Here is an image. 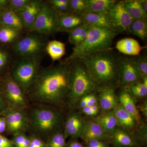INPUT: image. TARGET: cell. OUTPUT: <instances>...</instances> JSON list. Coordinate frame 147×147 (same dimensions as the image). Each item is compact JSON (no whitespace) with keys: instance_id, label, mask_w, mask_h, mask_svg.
<instances>
[{"instance_id":"6da1fadb","label":"cell","mask_w":147,"mask_h":147,"mask_svg":"<svg viewBox=\"0 0 147 147\" xmlns=\"http://www.w3.org/2000/svg\"><path fill=\"white\" fill-rule=\"evenodd\" d=\"M70 63L40 67L28 94L31 103L50 105L67 112Z\"/></svg>"},{"instance_id":"7a4b0ae2","label":"cell","mask_w":147,"mask_h":147,"mask_svg":"<svg viewBox=\"0 0 147 147\" xmlns=\"http://www.w3.org/2000/svg\"><path fill=\"white\" fill-rule=\"evenodd\" d=\"M121 55L113 48L102 50L79 59L100 88L116 90L119 87L120 61Z\"/></svg>"},{"instance_id":"3957f363","label":"cell","mask_w":147,"mask_h":147,"mask_svg":"<svg viewBox=\"0 0 147 147\" xmlns=\"http://www.w3.org/2000/svg\"><path fill=\"white\" fill-rule=\"evenodd\" d=\"M27 133L45 141L53 134L63 131L65 112L50 105L31 103L28 109Z\"/></svg>"},{"instance_id":"277c9868","label":"cell","mask_w":147,"mask_h":147,"mask_svg":"<svg viewBox=\"0 0 147 147\" xmlns=\"http://www.w3.org/2000/svg\"><path fill=\"white\" fill-rule=\"evenodd\" d=\"M100 89L81 59L70 63L67 112L75 110L76 103L82 96L97 93Z\"/></svg>"},{"instance_id":"5b68a950","label":"cell","mask_w":147,"mask_h":147,"mask_svg":"<svg viewBox=\"0 0 147 147\" xmlns=\"http://www.w3.org/2000/svg\"><path fill=\"white\" fill-rule=\"evenodd\" d=\"M118 34L108 28L90 26L86 39L82 44L74 47L71 55L65 61L70 63L94 53L111 49L113 40Z\"/></svg>"},{"instance_id":"8992f818","label":"cell","mask_w":147,"mask_h":147,"mask_svg":"<svg viewBox=\"0 0 147 147\" xmlns=\"http://www.w3.org/2000/svg\"><path fill=\"white\" fill-rule=\"evenodd\" d=\"M43 58L16 57L11 67V77L27 94L41 67Z\"/></svg>"},{"instance_id":"52a82bcc","label":"cell","mask_w":147,"mask_h":147,"mask_svg":"<svg viewBox=\"0 0 147 147\" xmlns=\"http://www.w3.org/2000/svg\"><path fill=\"white\" fill-rule=\"evenodd\" d=\"M49 37L34 31L26 32L11 46L16 57H44Z\"/></svg>"},{"instance_id":"ba28073f","label":"cell","mask_w":147,"mask_h":147,"mask_svg":"<svg viewBox=\"0 0 147 147\" xmlns=\"http://www.w3.org/2000/svg\"><path fill=\"white\" fill-rule=\"evenodd\" d=\"M59 15L47 1H44L30 31L49 37L58 32Z\"/></svg>"},{"instance_id":"9c48e42d","label":"cell","mask_w":147,"mask_h":147,"mask_svg":"<svg viewBox=\"0 0 147 147\" xmlns=\"http://www.w3.org/2000/svg\"><path fill=\"white\" fill-rule=\"evenodd\" d=\"M3 94L9 108L28 109L31 104L28 96L11 77L9 74L4 77Z\"/></svg>"},{"instance_id":"30bf717a","label":"cell","mask_w":147,"mask_h":147,"mask_svg":"<svg viewBox=\"0 0 147 147\" xmlns=\"http://www.w3.org/2000/svg\"><path fill=\"white\" fill-rule=\"evenodd\" d=\"M2 116L5 118L7 129L5 134L13 136L26 132L29 123L28 109L7 108Z\"/></svg>"},{"instance_id":"8fae6325","label":"cell","mask_w":147,"mask_h":147,"mask_svg":"<svg viewBox=\"0 0 147 147\" xmlns=\"http://www.w3.org/2000/svg\"><path fill=\"white\" fill-rule=\"evenodd\" d=\"M111 28L118 34L128 31L134 19L127 13L122 1H117L106 14Z\"/></svg>"},{"instance_id":"7c38bea8","label":"cell","mask_w":147,"mask_h":147,"mask_svg":"<svg viewBox=\"0 0 147 147\" xmlns=\"http://www.w3.org/2000/svg\"><path fill=\"white\" fill-rule=\"evenodd\" d=\"M119 74L120 88H128L132 84L142 82L144 79L132 57L129 56L121 55Z\"/></svg>"},{"instance_id":"4fadbf2b","label":"cell","mask_w":147,"mask_h":147,"mask_svg":"<svg viewBox=\"0 0 147 147\" xmlns=\"http://www.w3.org/2000/svg\"><path fill=\"white\" fill-rule=\"evenodd\" d=\"M86 128V119L76 110L69 111L66 114L63 123V132L66 138L82 139Z\"/></svg>"},{"instance_id":"5bb4252c","label":"cell","mask_w":147,"mask_h":147,"mask_svg":"<svg viewBox=\"0 0 147 147\" xmlns=\"http://www.w3.org/2000/svg\"><path fill=\"white\" fill-rule=\"evenodd\" d=\"M109 143L113 147L139 146L133 131L119 126L110 135Z\"/></svg>"},{"instance_id":"9a60e30c","label":"cell","mask_w":147,"mask_h":147,"mask_svg":"<svg viewBox=\"0 0 147 147\" xmlns=\"http://www.w3.org/2000/svg\"><path fill=\"white\" fill-rule=\"evenodd\" d=\"M43 2V0H32L17 13L23 21L26 32L30 31Z\"/></svg>"},{"instance_id":"2e32d148","label":"cell","mask_w":147,"mask_h":147,"mask_svg":"<svg viewBox=\"0 0 147 147\" xmlns=\"http://www.w3.org/2000/svg\"><path fill=\"white\" fill-rule=\"evenodd\" d=\"M117 95L120 104L134 117L138 125L143 122L142 115L137 108V100L131 94L128 88H120Z\"/></svg>"},{"instance_id":"e0dca14e","label":"cell","mask_w":147,"mask_h":147,"mask_svg":"<svg viewBox=\"0 0 147 147\" xmlns=\"http://www.w3.org/2000/svg\"><path fill=\"white\" fill-rule=\"evenodd\" d=\"M97 96L100 113L113 110L119 104L115 90L114 89L100 88L97 92Z\"/></svg>"},{"instance_id":"ac0fdd59","label":"cell","mask_w":147,"mask_h":147,"mask_svg":"<svg viewBox=\"0 0 147 147\" xmlns=\"http://www.w3.org/2000/svg\"><path fill=\"white\" fill-rule=\"evenodd\" d=\"M109 134L92 118L86 119V128L82 139L85 142L93 139L109 142Z\"/></svg>"},{"instance_id":"d6986e66","label":"cell","mask_w":147,"mask_h":147,"mask_svg":"<svg viewBox=\"0 0 147 147\" xmlns=\"http://www.w3.org/2000/svg\"><path fill=\"white\" fill-rule=\"evenodd\" d=\"M146 47L141 46L137 40L131 38L120 40L115 46L116 49L120 53L129 57L138 56Z\"/></svg>"},{"instance_id":"ffe728a7","label":"cell","mask_w":147,"mask_h":147,"mask_svg":"<svg viewBox=\"0 0 147 147\" xmlns=\"http://www.w3.org/2000/svg\"><path fill=\"white\" fill-rule=\"evenodd\" d=\"M113 111L119 126L131 131L137 128L139 125L134 117L125 110L120 103Z\"/></svg>"},{"instance_id":"44dd1931","label":"cell","mask_w":147,"mask_h":147,"mask_svg":"<svg viewBox=\"0 0 147 147\" xmlns=\"http://www.w3.org/2000/svg\"><path fill=\"white\" fill-rule=\"evenodd\" d=\"M83 24H84L81 15L72 13L59 15L58 32L68 33Z\"/></svg>"},{"instance_id":"7402d4cb","label":"cell","mask_w":147,"mask_h":147,"mask_svg":"<svg viewBox=\"0 0 147 147\" xmlns=\"http://www.w3.org/2000/svg\"><path fill=\"white\" fill-rule=\"evenodd\" d=\"M0 25L26 32L24 24L20 16L17 13L9 9L2 11L0 16Z\"/></svg>"},{"instance_id":"603a6c76","label":"cell","mask_w":147,"mask_h":147,"mask_svg":"<svg viewBox=\"0 0 147 147\" xmlns=\"http://www.w3.org/2000/svg\"><path fill=\"white\" fill-rule=\"evenodd\" d=\"M92 119L101 127L109 136L119 126L113 110L100 113Z\"/></svg>"},{"instance_id":"cb8c5ba5","label":"cell","mask_w":147,"mask_h":147,"mask_svg":"<svg viewBox=\"0 0 147 147\" xmlns=\"http://www.w3.org/2000/svg\"><path fill=\"white\" fill-rule=\"evenodd\" d=\"M26 32L0 25V44L11 47Z\"/></svg>"},{"instance_id":"d4e9b609","label":"cell","mask_w":147,"mask_h":147,"mask_svg":"<svg viewBox=\"0 0 147 147\" xmlns=\"http://www.w3.org/2000/svg\"><path fill=\"white\" fill-rule=\"evenodd\" d=\"M16 57L11 47L0 48V77H5L9 74Z\"/></svg>"},{"instance_id":"484cf974","label":"cell","mask_w":147,"mask_h":147,"mask_svg":"<svg viewBox=\"0 0 147 147\" xmlns=\"http://www.w3.org/2000/svg\"><path fill=\"white\" fill-rule=\"evenodd\" d=\"M117 1L116 0H86V13L106 15Z\"/></svg>"},{"instance_id":"4316f807","label":"cell","mask_w":147,"mask_h":147,"mask_svg":"<svg viewBox=\"0 0 147 147\" xmlns=\"http://www.w3.org/2000/svg\"><path fill=\"white\" fill-rule=\"evenodd\" d=\"M124 7L131 18L135 20L147 21V13L141 5V0L122 1Z\"/></svg>"},{"instance_id":"83f0119b","label":"cell","mask_w":147,"mask_h":147,"mask_svg":"<svg viewBox=\"0 0 147 147\" xmlns=\"http://www.w3.org/2000/svg\"><path fill=\"white\" fill-rule=\"evenodd\" d=\"M81 16L84 24L92 26L102 27L111 29L106 15L85 13Z\"/></svg>"},{"instance_id":"f1b7e54d","label":"cell","mask_w":147,"mask_h":147,"mask_svg":"<svg viewBox=\"0 0 147 147\" xmlns=\"http://www.w3.org/2000/svg\"><path fill=\"white\" fill-rule=\"evenodd\" d=\"M90 26L83 24L68 32V41L74 47L82 44L86 39Z\"/></svg>"},{"instance_id":"f546056e","label":"cell","mask_w":147,"mask_h":147,"mask_svg":"<svg viewBox=\"0 0 147 147\" xmlns=\"http://www.w3.org/2000/svg\"><path fill=\"white\" fill-rule=\"evenodd\" d=\"M65 52V44L59 40H50L46 46V54L49 55L53 62L60 60Z\"/></svg>"},{"instance_id":"4dcf8cb0","label":"cell","mask_w":147,"mask_h":147,"mask_svg":"<svg viewBox=\"0 0 147 147\" xmlns=\"http://www.w3.org/2000/svg\"><path fill=\"white\" fill-rule=\"evenodd\" d=\"M127 32L144 41L147 37V21L134 19Z\"/></svg>"},{"instance_id":"1f68e13d","label":"cell","mask_w":147,"mask_h":147,"mask_svg":"<svg viewBox=\"0 0 147 147\" xmlns=\"http://www.w3.org/2000/svg\"><path fill=\"white\" fill-rule=\"evenodd\" d=\"M127 88L136 100L145 99L147 96V76L144 77L142 82L132 84Z\"/></svg>"},{"instance_id":"d6a6232c","label":"cell","mask_w":147,"mask_h":147,"mask_svg":"<svg viewBox=\"0 0 147 147\" xmlns=\"http://www.w3.org/2000/svg\"><path fill=\"white\" fill-rule=\"evenodd\" d=\"M134 137L139 146L146 147L147 144V125L142 122L138 125L134 131Z\"/></svg>"},{"instance_id":"836d02e7","label":"cell","mask_w":147,"mask_h":147,"mask_svg":"<svg viewBox=\"0 0 147 147\" xmlns=\"http://www.w3.org/2000/svg\"><path fill=\"white\" fill-rule=\"evenodd\" d=\"M67 138L63 131L53 134L45 141L46 147H66Z\"/></svg>"},{"instance_id":"e575fe53","label":"cell","mask_w":147,"mask_h":147,"mask_svg":"<svg viewBox=\"0 0 147 147\" xmlns=\"http://www.w3.org/2000/svg\"><path fill=\"white\" fill-rule=\"evenodd\" d=\"M97 93H91L81 97L76 103L75 110L78 111L84 107L98 104Z\"/></svg>"},{"instance_id":"d590c367","label":"cell","mask_w":147,"mask_h":147,"mask_svg":"<svg viewBox=\"0 0 147 147\" xmlns=\"http://www.w3.org/2000/svg\"><path fill=\"white\" fill-rule=\"evenodd\" d=\"M70 13L81 15L87 12L86 0H70Z\"/></svg>"},{"instance_id":"8d00e7d4","label":"cell","mask_w":147,"mask_h":147,"mask_svg":"<svg viewBox=\"0 0 147 147\" xmlns=\"http://www.w3.org/2000/svg\"><path fill=\"white\" fill-rule=\"evenodd\" d=\"M134 63L142 74L143 78L147 76V56L146 53L140 54L132 57Z\"/></svg>"},{"instance_id":"74e56055","label":"cell","mask_w":147,"mask_h":147,"mask_svg":"<svg viewBox=\"0 0 147 147\" xmlns=\"http://www.w3.org/2000/svg\"><path fill=\"white\" fill-rule=\"evenodd\" d=\"M11 139L15 147H29L30 138L26 132H22L14 135Z\"/></svg>"},{"instance_id":"f35d334b","label":"cell","mask_w":147,"mask_h":147,"mask_svg":"<svg viewBox=\"0 0 147 147\" xmlns=\"http://www.w3.org/2000/svg\"><path fill=\"white\" fill-rule=\"evenodd\" d=\"M78 111L83 115H84L90 118L95 117L100 114V108L98 104L84 107Z\"/></svg>"},{"instance_id":"ab89813d","label":"cell","mask_w":147,"mask_h":147,"mask_svg":"<svg viewBox=\"0 0 147 147\" xmlns=\"http://www.w3.org/2000/svg\"><path fill=\"white\" fill-rule=\"evenodd\" d=\"M32 0H9V9L13 11L15 13L24 8Z\"/></svg>"},{"instance_id":"60d3db41","label":"cell","mask_w":147,"mask_h":147,"mask_svg":"<svg viewBox=\"0 0 147 147\" xmlns=\"http://www.w3.org/2000/svg\"><path fill=\"white\" fill-rule=\"evenodd\" d=\"M69 3L68 4H50L59 15L70 13Z\"/></svg>"},{"instance_id":"b9f144b4","label":"cell","mask_w":147,"mask_h":147,"mask_svg":"<svg viewBox=\"0 0 147 147\" xmlns=\"http://www.w3.org/2000/svg\"><path fill=\"white\" fill-rule=\"evenodd\" d=\"M29 147H46L45 142L41 138L34 135H29Z\"/></svg>"},{"instance_id":"7bdbcfd3","label":"cell","mask_w":147,"mask_h":147,"mask_svg":"<svg viewBox=\"0 0 147 147\" xmlns=\"http://www.w3.org/2000/svg\"><path fill=\"white\" fill-rule=\"evenodd\" d=\"M84 144L86 147H110L109 142L98 139L90 140Z\"/></svg>"},{"instance_id":"ee69618b","label":"cell","mask_w":147,"mask_h":147,"mask_svg":"<svg viewBox=\"0 0 147 147\" xmlns=\"http://www.w3.org/2000/svg\"><path fill=\"white\" fill-rule=\"evenodd\" d=\"M0 147H15L11 139L3 134H0Z\"/></svg>"},{"instance_id":"f6af8a7d","label":"cell","mask_w":147,"mask_h":147,"mask_svg":"<svg viewBox=\"0 0 147 147\" xmlns=\"http://www.w3.org/2000/svg\"><path fill=\"white\" fill-rule=\"evenodd\" d=\"M137 107L140 114H141V113H142L144 118L146 121L147 119V99H145L142 103H140L139 105H137Z\"/></svg>"},{"instance_id":"bcb514c9","label":"cell","mask_w":147,"mask_h":147,"mask_svg":"<svg viewBox=\"0 0 147 147\" xmlns=\"http://www.w3.org/2000/svg\"><path fill=\"white\" fill-rule=\"evenodd\" d=\"M66 147H86L85 145L81 143L78 139L70 138L66 142Z\"/></svg>"},{"instance_id":"7dc6e473","label":"cell","mask_w":147,"mask_h":147,"mask_svg":"<svg viewBox=\"0 0 147 147\" xmlns=\"http://www.w3.org/2000/svg\"><path fill=\"white\" fill-rule=\"evenodd\" d=\"M8 107V105L4 97L3 93H0V116L2 115L3 113Z\"/></svg>"},{"instance_id":"c3c4849f","label":"cell","mask_w":147,"mask_h":147,"mask_svg":"<svg viewBox=\"0 0 147 147\" xmlns=\"http://www.w3.org/2000/svg\"><path fill=\"white\" fill-rule=\"evenodd\" d=\"M7 129V122L4 116H0V134H5Z\"/></svg>"},{"instance_id":"681fc988","label":"cell","mask_w":147,"mask_h":147,"mask_svg":"<svg viewBox=\"0 0 147 147\" xmlns=\"http://www.w3.org/2000/svg\"><path fill=\"white\" fill-rule=\"evenodd\" d=\"M141 5L143 10L146 13H147V0H141Z\"/></svg>"},{"instance_id":"f907efd6","label":"cell","mask_w":147,"mask_h":147,"mask_svg":"<svg viewBox=\"0 0 147 147\" xmlns=\"http://www.w3.org/2000/svg\"><path fill=\"white\" fill-rule=\"evenodd\" d=\"M4 77H0V93H3V91L4 84Z\"/></svg>"},{"instance_id":"816d5d0a","label":"cell","mask_w":147,"mask_h":147,"mask_svg":"<svg viewBox=\"0 0 147 147\" xmlns=\"http://www.w3.org/2000/svg\"><path fill=\"white\" fill-rule=\"evenodd\" d=\"M3 11V10H2V9H0V16H1V13L2 11Z\"/></svg>"},{"instance_id":"f5cc1de1","label":"cell","mask_w":147,"mask_h":147,"mask_svg":"<svg viewBox=\"0 0 147 147\" xmlns=\"http://www.w3.org/2000/svg\"><path fill=\"white\" fill-rule=\"evenodd\" d=\"M134 147H140V146H135Z\"/></svg>"}]
</instances>
